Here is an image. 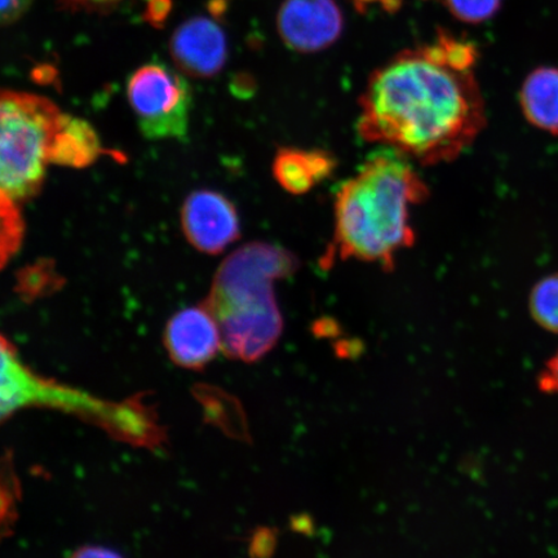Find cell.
Instances as JSON below:
<instances>
[{
  "mask_svg": "<svg viewBox=\"0 0 558 558\" xmlns=\"http://www.w3.org/2000/svg\"><path fill=\"white\" fill-rule=\"evenodd\" d=\"M359 134L424 166L451 162L486 125L473 72L435 58L427 46L403 51L369 75Z\"/></svg>",
  "mask_w": 558,
  "mask_h": 558,
  "instance_id": "6da1fadb",
  "label": "cell"
},
{
  "mask_svg": "<svg viewBox=\"0 0 558 558\" xmlns=\"http://www.w3.org/2000/svg\"><path fill=\"white\" fill-rule=\"evenodd\" d=\"M428 197L409 158L389 148L375 153L339 187L332 240L320 256V269L352 259L393 270L397 255L416 241L410 208Z\"/></svg>",
  "mask_w": 558,
  "mask_h": 558,
  "instance_id": "7a4b0ae2",
  "label": "cell"
},
{
  "mask_svg": "<svg viewBox=\"0 0 558 558\" xmlns=\"http://www.w3.org/2000/svg\"><path fill=\"white\" fill-rule=\"evenodd\" d=\"M299 264L291 251L268 242L244 244L221 263L205 305L228 357L255 362L275 348L283 331L275 283L294 275Z\"/></svg>",
  "mask_w": 558,
  "mask_h": 558,
  "instance_id": "3957f363",
  "label": "cell"
},
{
  "mask_svg": "<svg viewBox=\"0 0 558 558\" xmlns=\"http://www.w3.org/2000/svg\"><path fill=\"white\" fill-rule=\"evenodd\" d=\"M62 111L33 94L4 90L0 101V194L2 209H19L44 186L48 148Z\"/></svg>",
  "mask_w": 558,
  "mask_h": 558,
  "instance_id": "277c9868",
  "label": "cell"
},
{
  "mask_svg": "<svg viewBox=\"0 0 558 558\" xmlns=\"http://www.w3.org/2000/svg\"><path fill=\"white\" fill-rule=\"evenodd\" d=\"M128 97L146 138L184 142L190 131L192 89L177 70L162 62L137 69L128 82Z\"/></svg>",
  "mask_w": 558,
  "mask_h": 558,
  "instance_id": "5b68a950",
  "label": "cell"
},
{
  "mask_svg": "<svg viewBox=\"0 0 558 558\" xmlns=\"http://www.w3.org/2000/svg\"><path fill=\"white\" fill-rule=\"evenodd\" d=\"M181 227L186 240L201 253L218 255L240 239L239 214L226 195L195 191L181 208Z\"/></svg>",
  "mask_w": 558,
  "mask_h": 558,
  "instance_id": "8992f818",
  "label": "cell"
},
{
  "mask_svg": "<svg viewBox=\"0 0 558 558\" xmlns=\"http://www.w3.org/2000/svg\"><path fill=\"white\" fill-rule=\"evenodd\" d=\"M343 12L335 0H286L278 13V32L291 50H326L343 33Z\"/></svg>",
  "mask_w": 558,
  "mask_h": 558,
  "instance_id": "52a82bcc",
  "label": "cell"
},
{
  "mask_svg": "<svg viewBox=\"0 0 558 558\" xmlns=\"http://www.w3.org/2000/svg\"><path fill=\"white\" fill-rule=\"evenodd\" d=\"M165 345L174 364L201 368L221 349L219 325L207 306H191L174 313L166 326Z\"/></svg>",
  "mask_w": 558,
  "mask_h": 558,
  "instance_id": "ba28073f",
  "label": "cell"
},
{
  "mask_svg": "<svg viewBox=\"0 0 558 558\" xmlns=\"http://www.w3.org/2000/svg\"><path fill=\"white\" fill-rule=\"evenodd\" d=\"M171 51L174 61L186 73L211 76L226 64V35L215 21L207 17L193 19L174 32Z\"/></svg>",
  "mask_w": 558,
  "mask_h": 558,
  "instance_id": "9c48e42d",
  "label": "cell"
},
{
  "mask_svg": "<svg viewBox=\"0 0 558 558\" xmlns=\"http://www.w3.org/2000/svg\"><path fill=\"white\" fill-rule=\"evenodd\" d=\"M337 167L325 150L279 149L274 160V177L279 186L294 195H303L329 179Z\"/></svg>",
  "mask_w": 558,
  "mask_h": 558,
  "instance_id": "30bf717a",
  "label": "cell"
},
{
  "mask_svg": "<svg viewBox=\"0 0 558 558\" xmlns=\"http://www.w3.org/2000/svg\"><path fill=\"white\" fill-rule=\"evenodd\" d=\"M104 155L100 137L81 118L62 114L48 148V162L70 169H86Z\"/></svg>",
  "mask_w": 558,
  "mask_h": 558,
  "instance_id": "8fae6325",
  "label": "cell"
},
{
  "mask_svg": "<svg viewBox=\"0 0 558 558\" xmlns=\"http://www.w3.org/2000/svg\"><path fill=\"white\" fill-rule=\"evenodd\" d=\"M520 105L530 124L558 136V69L544 66L530 73L520 90Z\"/></svg>",
  "mask_w": 558,
  "mask_h": 558,
  "instance_id": "7c38bea8",
  "label": "cell"
},
{
  "mask_svg": "<svg viewBox=\"0 0 558 558\" xmlns=\"http://www.w3.org/2000/svg\"><path fill=\"white\" fill-rule=\"evenodd\" d=\"M529 311L542 329L558 333V274L536 282L530 292Z\"/></svg>",
  "mask_w": 558,
  "mask_h": 558,
  "instance_id": "4fadbf2b",
  "label": "cell"
},
{
  "mask_svg": "<svg viewBox=\"0 0 558 558\" xmlns=\"http://www.w3.org/2000/svg\"><path fill=\"white\" fill-rule=\"evenodd\" d=\"M428 48L435 58L460 72H473L478 58L477 48L472 41L457 39L444 31L438 33L436 44L429 45Z\"/></svg>",
  "mask_w": 558,
  "mask_h": 558,
  "instance_id": "5bb4252c",
  "label": "cell"
},
{
  "mask_svg": "<svg viewBox=\"0 0 558 558\" xmlns=\"http://www.w3.org/2000/svg\"><path fill=\"white\" fill-rule=\"evenodd\" d=\"M60 283L61 279L56 276L51 263L44 262L21 271L17 290L21 295L34 299L50 292L54 284Z\"/></svg>",
  "mask_w": 558,
  "mask_h": 558,
  "instance_id": "9a60e30c",
  "label": "cell"
},
{
  "mask_svg": "<svg viewBox=\"0 0 558 558\" xmlns=\"http://www.w3.org/2000/svg\"><path fill=\"white\" fill-rule=\"evenodd\" d=\"M445 5L462 23L481 24L497 15L501 0H444Z\"/></svg>",
  "mask_w": 558,
  "mask_h": 558,
  "instance_id": "2e32d148",
  "label": "cell"
},
{
  "mask_svg": "<svg viewBox=\"0 0 558 558\" xmlns=\"http://www.w3.org/2000/svg\"><path fill=\"white\" fill-rule=\"evenodd\" d=\"M538 388L544 393L558 395V351L542 369L538 376Z\"/></svg>",
  "mask_w": 558,
  "mask_h": 558,
  "instance_id": "e0dca14e",
  "label": "cell"
},
{
  "mask_svg": "<svg viewBox=\"0 0 558 558\" xmlns=\"http://www.w3.org/2000/svg\"><path fill=\"white\" fill-rule=\"evenodd\" d=\"M33 0H2L0 13H2L3 25L16 23V21L29 10Z\"/></svg>",
  "mask_w": 558,
  "mask_h": 558,
  "instance_id": "ac0fdd59",
  "label": "cell"
},
{
  "mask_svg": "<svg viewBox=\"0 0 558 558\" xmlns=\"http://www.w3.org/2000/svg\"><path fill=\"white\" fill-rule=\"evenodd\" d=\"M72 558H122L113 550L99 547H88L76 550Z\"/></svg>",
  "mask_w": 558,
  "mask_h": 558,
  "instance_id": "d6986e66",
  "label": "cell"
},
{
  "mask_svg": "<svg viewBox=\"0 0 558 558\" xmlns=\"http://www.w3.org/2000/svg\"><path fill=\"white\" fill-rule=\"evenodd\" d=\"M353 2L355 9L361 12H365L368 9V5L374 3H380L387 11L399 10L401 5V0H353Z\"/></svg>",
  "mask_w": 558,
  "mask_h": 558,
  "instance_id": "ffe728a7",
  "label": "cell"
},
{
  "mask_svg": "<svg viewBox=\"0 0 558 558\" xmlns=\"http://www.w3.org/2000/svg\"><path fill=\"white\" fill-rule=\"evenodd\" d=\"M87 2L107 3V2H114V0H87Z\"/></svg>",
  "mask_w": 558,
  "mask_h": 558,
  "instance_id": "44dd1931",
  "label": "cell"
}]
</instances>
